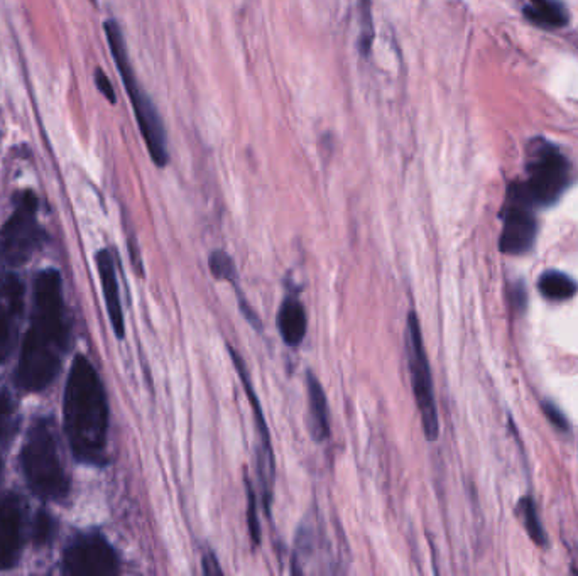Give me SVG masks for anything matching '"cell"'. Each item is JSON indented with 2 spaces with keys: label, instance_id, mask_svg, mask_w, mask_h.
I'll use <instances>...</instances> for the list:
<instances>
[{
  "label": "cell",
  "instance_id": "obj_1",
  "mask_svg": "<svg viewBox=\"0 0 578 576\" xmlns=\"http://www.w3.org/2000/svg\"><path fill=\"white\" fill-rule=\"evenodd\" d=\"M68 340L70 327L61 275L55 269H44L34 279L30 330L15 372L17 388L26 392L46 389L58 375Z\"/></svg>",
  "mask_w": 578,
  "mask_h": 576
},
{
  "label": "cell",
  "instance_id": "obj_2",
  "mask_svg": "<svg viewBox=\"0 0 578 576\" xmlns=\"http://www.w3.org/2000/svg\"><path fill=\"white\" fill-rule=\"evenodd\" d=\"M63 416L74 458L87 465H105L109 403L101 375L85 355H76L73 361L65 389Z\"/></svg>",
  "mask_w": 578,
  "mask_h": 576
},
{
  "label": "cell",
  "instance_id": "obj_3",
  "mask_svg": "<svg viewBox=\"0 0 578 576\" xmlns=\"http://www.w3.org/2000/svg\"><path fill=\"white\" fill-rule=\"evenodd\" d=\"M21 467L31 492L46 502H61L70 493V478L59 457L58 438L48 418L32 421L21 449Z\"/></svg>",
  "mask_w": 578,
  "mask_h": 576
},
{
  "label": "cell",
  "instance_id": "obj_4",
  "mask_svg": "<svg viewBox=\"0 0 578 576\" xmlns=\"http://www.w3.org/2000/svg\"><path fill=\"white\" fill-rule=\"evenodd\" d=\"M103 30H105V36L109 41V48L112 51V58L116 63L118 74H120L124 87L129 93L134 116H136L137 126L143 134L147 151L151 154L153 162L158 168H164L170 161V153H168V139H166V129L162 126V118L158 114L154 103L149 99V95L145 93L144 88L141 87L137 82V76L130 65L127 46H126V39H124L120 26L117 24L116 21H107L103 24Z\"/></svg>",
  "mask_w": 578,
  "mask_h": 576
},
{
  "label": "cell",
  "instance_id": "obj_5",
  "mask_svg": "<svg viewBox=\"0 0 578 576\" xmlns=\"http://www.w3.org/2000/svg\"><path fill=\"white\" fill-rule=\"evenodd\" d=\"M38 196L22 191L15 196L14 212L0 231V267L14 269L26 264L46 240L38 222Z\"/></svg>",
  "mask_w": 578,
  "mask_h": 576
},
{
  "label": "cell",
  "instance_id": "obj_6",
  "mask_svg": "<svg viewBox=\"0 0 578 576\" xmlns=\"http://www.w3.org/2000/svg\"><path fill=\"white\" fill-rule=\"evenodd\" d=\"M528 181L521 183L526 198L535 206H549L565 193L570 183L568 159L543 137L528 144Z\"/></svg>",
  "mask_w": 578,
  "mask_h": 576
},
{
  "label": "cell",
  "instance_id": "obj_7",
  "mask_svg": "<svg viewBox=\"0 0 578 576\" xmlns=\"http://www.w3.org/2000/svg\"><path fill=\"white\" fill-rule=\"evenodd\" d=\"M406 355L415 401L418 407L423 432L430 441H434L440 434V419L434 401V377L430 362L426 355V348L421 335L418 317L415 311L407 315L406 323Z\"/></svg>",
  "mask_w": 578,
  "mask_h": 576
},
{
  "label": "cell",
  "instance_id": "obj_8",
  "mask_svg": "<svg viewBox=\"0 0 578 576\" xmlns=\"http://www.w3.org/2000/svg\"><path fill=\"white\" fill-rule=\"evenodd\" d=\"M120 562L114 546L97 531L78 534L63 554V572L70 576H116Z\"/></svg>",
  "mask_w": 578,
  "mask_h": 576
},
{
  "label": "cell",
  "instance_id": "obj_9",
  "mask_svg": "<svg viewBox=\"0 0 578 576\" xmlns=\"http://www.w3.org/2000/svg\"><path fill=\"white\" fill-rule=\"evenodd\" d=\"M533 205L526 198L521 183L512 185L504 210V227L499 247L507 256H522L535 245L538 223L531 212Z\"/></svg>",
  "mask_w": 578,
  "mask_h": 576
},
{
  "label": "cell",
  "instance_id": "obj_10",
  "mask_svg": "<svg viewBox=\"0 0 578 576\" xmlns=\"http://www.w3.org/2000/svg\"><path fill=\"white\" fill-rule=\"evenodd\" d=\"M24 315V284L19 275H0V365L14 352L21 319Z\"/></svg>",
  "mask_w": 578,
  "mask_h": 576
},
{
  "label": "cell",
  "instance_id": "obj_11",
  "mask_svg": "<svg viewBox=\"0 0 578 576\" xmlns=\"http://www.w3.org/2000/svg\"><path fill=\"white\" fill-rule=\"evenodd\" d=\"M24 545V504L15 492L0 493V572L13 570Z\"/></svg>",
  "mask_w": 578,
  "mask_h": 576
},
{
  "label": "cell",
  "instance_id": "obj_12",
  "mask_svg": "<svg viewBox=\"0 0 578 576\" xmlns=\"http://www.w3.org/2000/svg\"><path fill=\"white\" fill-rule=\"evenodd\" d=\"M97 269L101 275L103 298L107 304V313L110 318L112 328L116 332L117 338H124L126 335V323H124V311L120 303V291H118V281H117L116 262L114 256L109 249H101L97 252Z\"/></svg>",
  "mask_w": 578,
  "mask_h": 576
},
{
  "label": "cell",
  "instance_id": "obj_13",
  "mask_svg": "<svg viewBox=\"0 0 578 576\" xmlns=\"http://www.w3.org/2000/svg\"><path fill=\"white\" fill-rule=\"evenodd\" d=\"M306 392H308V424L310 432L317 443H323L330 436V416L328 403L323 386L315 374L306 375Z\"/></svg>",
  "mask_w": 578,
  "mask_h": 576
},
{
  "label": "cell",
  "instance_id": "obj_14",
  "mask_svg": "<svg viewBox=\"0 0 578 576\" xmlns=\"http://www.w3.org/2000/svg\"><path fill=\"white\" fill-rule=\"evenodd\" d=\"M277 328L285 344L293 348L303 344L308 332V318L304 304L296 296H288L277 311Z\"/></svg>",
  "mask_w": 578,
  "mask_h": 576
},
{
  "label": "cell",
  "instance_id": "obj_15",
  "mask_svg": "<svg viewBox=\"0 0 578 576\" xmlns=\"http://www.w3.org/2000/svg\"><path fill=\"white\" fill-rule=\"evenodd\" d=\"M524 17L545 30H560L568 24V13L558 0H530L524 7Z\"/></svg>",
  "mask_w": 578,
  "mask_h": 576
},
{
  "label": "cell",
  "instance_id": "obj_16",
  "mask_svg": "<svg viewBox=\"0 0 578 576\" xmlns=\"http://www.w3.org/2000/svg\"><path fill=\"white\" fill-rule=\"evenodd\" d=\"M538 288L549 301H565L577 294L578 284L566 274L548 271L539 277Z\"/></svg>",
  "mask_w": 578,
  "mask_h": 576
},
{
  "label": "cell",
  "instance_id": "obj_17",
  "mask_svg": "<svg viewBox=\"0 0 578 576\" xmlns=\"http://www.w3.org/2000/svg\"><path fill=\"white\" fill-rule=\"evenodd\" d=\"M19 430V413L14 397L7 390H0V443L7 447Z\"/></svg>",
  "mask_w": 578,
  "mask_h": 576
},
{
  "label": "cell",
  "instance_id": "obj_18",
  "mask_svg": "<svg viewBox=\"0 0 578 576\" xmlns=\"http://www.w3.org/2000/svg\"><path fill=\"white\" fill-rule=\"evenodd\" d=\"M359 51L362 57L367 58L371 55L372 44H374V17H372V2L371 0H361L359 2Z\"/></svg>",
  "mask_w": 578,
  "mask_h": 576
},
{
  "label": "cell",
  "instance_id": "obj_19",
  "mask_svg": "<svg viewBox=\"0 0 578 576\" xmlns=\"http://www.w3.org/2000/svg\"><path fill=\"white\" fill-rule=\"evenodd\" d=\"M520 514L522 519V524L526 531L531 536V539L536 545H545L547 543V534L543 531V526L539 522V516L536 512V505L531 499H522L520 504Z\"/></svg>",
  "mask_w": 578,
  "mask_h": 576
},
{
  "label": "cell",
  "instance_id": "obj_20",
  "mask_svg": "<svg viewBox=\"0 0 578 576\" xmlns=\"http://www.w3.org/2000/svg\"><path fill=\"white\" fill-rule=\"evenodd\" d=\"M208 267H210V273L214 274V277H217L218 281H225L232 284L237 283L235 264L225 250H214L208 257Z\"/></svg>",
  "mask_w": 578,
  "mask_h": 576
},
{
  "label": "cell",
  "instance_id": "obj_21",
  "mask_svg": "<svg viewBox=\"0 0 578 576\" xmlns=\"http://www.w3.org/2000/svg\"><path fill=\"white\" fill-rule=\"evenodd\" d=\"M55 536V520L46 514V512H39L34 520L32 526V539L36 546H44L48 545Z\"/></svg>",
  "mask_w": 578,
  "mask_h": 576
},
{
  "label": "cell",
  "instance_id": "obj_22",
  "mask_svg": "<svg viewBox=\"0 0 578 576\" xmlns=\"http://www.w3.org/2000/svg\"><path fill=\"white\" fill-rule=\"evenodd\" d=\"M247 519H249V533L254 541V545H259L260 528L258 522V505H256V493L252 485L247 482Z\"/></svg>",
  "mask_w": 578,
  "mask_h": 576
},
{
  "label": "cell",
  "instance_id": "obj_23",
  "mask_svg": "<svg viewBox=\"0 0 578 576\" xmlns=\"http://www.w3.org/2000/svg\"><path fill=\"white\" fill-rule=\"evenodd\" d=\"M93 78H95V85L99 88V92H101V95H103L107 100L110 101V103H116V90H114L112 83H110V80H109V76L103 73L101 68H97V70H95V76H93Z\"/></svg>",
  "mask_w": 578,
  "mask_h": 576
},
{
  "label": "cell",
  "instance_id": "obj_24",
  "mask_svg": "<svg viewBox=\"0 0 578 576\" xmlns=\"http://www.w3.org/2000/svg\"><path fill=\"white\" fill-rule=\"evenodd\" d=\"M202 568L203 573L206 576L223 575V570H222V566L218 564V560L215 558V554H214V553H210V551L203 554Z\"/></svg>",
  "mask_w": 578,
  "mask_h": 576
},
{
  "label": "cell",
  "instance_id": "obj_25",
  "mask_svg": "<svg viewBox=\"0 0 578 576\" xmlns=\"http://www.w3.org/2000/svg\"><path fill=\"white\" fill-rule=\"evenodd\" d=\"M543 409L547 413V418L553 423V426H556L558 430H568V423L565 419L564 415L555 407V404L545 403L543 404Z\"/></svg>",
  "mask_w": 578,
  "mask_h": 576
},
{
  "label": "cell",
  "instance_id": "obj_26",
  "mask_svg": "<svg viewBox=\"0 0 578 576\" xmlns=\"http://www.w3.org/2000/svg\"><path fill=\"white\" fill-rule=\"evenodd\" d=\"M2 468H4V461H2V457H0V474H2Z\"/></svg>",
  "mask_w": 578,
  "mask_h": 576
},
{
  "label": "cell",
  "instance_id": "obj_27",
  "mask_svg": "<svg viewBox=\"0 0 578 576\" xmlns=\"http://www.w3.org/2000/svg\"><path fill=\"white\" fill-rule=\"evenodd\" d=\"M92 2H93V4H95V2H97V0H92Z\"/></svg>",
  "mask_w": 578,
  "mask_h": 576
}]
</instances>
